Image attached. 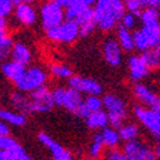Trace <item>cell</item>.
<instances>
[{
	"label": "cell",
	"mask_w": 160,
	"mask_h": 160,
	"mask_svg": "<svg viewBox=\"0 0 160 160\" xmlns=\"http://www.w3.org/2000/svg\"><path fill=\"white\" fill-rule=\"evenodd\" d=\"M133 39L136 48L141 52L155 48L160 42V22L150 26H142L133 32Z\"/></svg>",
	"instance_id": "cell-1"
},
{
	"label": "cell",
	"mask_w": 160,
	"mask_h": 160,
	"mask_svg": "<svg viewBox=\"0 0 160 160\" xmlns=\"http://www.w3.org/2000/svg\"><path fill=\"white\" fill-rule=\"evenodd\" d=\"M103 107L107 109L108 121L113 128H119L122 126L123 119L127 116L126 104L119 97L113 94H107L103 98Z\"/></svg>",
	"instance_id": "cell-2"
},
{
	"label": "cell",
	"mask_w": 160,
	"mask_h": 160,
	"mask_svg": "<svg viewBox=\"0 0 160 160\" xmlns=\"http://www.w3.org/2000/svg\"><path fill=\"white\" fill-rule=\"evenodd\" d=\"M133 114L154 137L160 138V112L144 106H136L133 108Z\"/></svg>",
	"instance_id": "cell-3"
},
{
	"label": "cell",
	"mask_w": 160,
	"mask_h": 160,
	"mask_svg": "<svg viewBox=\"0 0 160 160\" xmlns=\"http://www.w3.org/2000/svg\"><path fill=\"white\" fill-rule=\"evenodd\" d=\"M65 13L62 10V7L57 3L48 2L41 8V19H42V27L46 32L57 28L61 26L65 21Z\"/></svg>",
	"instance_id": "cell-4"
},
{
	"label": "cell",
	"mask_w": 160,
	"mask_h": 160,
	"mask_svg": "<svg viewBox=\"0 0 160 160\" xmlns=\"http://www.w3.org/2000/svg\"><path fill=\"white\" fill-rule=\"evenodd\" d=\"M29 112L45 113L52 109L55 106L52 92L48 90L47 87H41L29 93Z\"/></svg>",
	"instance_id": "cell-5"
},
{
	"label": "cell",
	"mask_w": 160,
	"mask_h": 160,
	"mask_svg": "<svg viewBox=\"0 0 160 160\" xmlns=\"http://www.w3.org/2000/svg\"><path fill=\"white\" fill-rule=\"evenodd\" d=\"M64 107L70 111L72 114L80 117V118H88V116L90 114L89 109L85 106V101L82 97V93L69 88L65 89V101H64Z\"/></svg>",
	"instance_id": "cell-6"
},
{
	"label": "cell",
	"mask_w": 160,
	"mask_h": 160,
	"mask_svg": "<svg viewBox=\"0 0 160 160\" xmlns=\"http://www.w3.org/2000/svg\"><path fill=\"white\" fill-rule=\"evenodd\" d=\"M79 36V24L75 21H66L58 26L57 28H53L47 32V37L55 42H72Z\"/></svg>",
	"instance_id": "cell-7"
},
{
	"label": "cell",
	"mask_w": 160,
	"mask_h": 160,
	"mask_svg": "<svg viewBox=\"0 0 160 160\" xmlns=\"http://www.w3.org/2000/svg\"><path fill=\"white\" fill-rule=\"evenodd\" d=\"M46 82V72L38 68H31L26 71L22 80L17 84V88L22 92H33L43 87Z\"/></svg>",
	"instance_id": "cell-8"
},
{
	"label": "cell",
	"mask_w": 160,
	"mask_h": 160,
	"mask_svg": "<svg viewBox=\"0 0 160 160\" xmlns=\"http://www.w3.org/2000/svg\"><path fill=\"white\" fill-rule=\"evenodd\" d=\"M133 94L136 97V99L142 103L146 108L154 109L160 112V97L158 94H155L151 89H149L146 85L144 84H135L133 85Z\"/></svg>",
	"instance_id": "cell-9"
},
{
	"label": "cell",
	"mask_w": 160,
	"mask_h": 160,
	"mask_svg": "<svg viewBox=\"0 0 160 160\" xmlns=\"http://www.w3.org/2000/svg\"><path fill=\"white\" fill-rule=\"evenodd\" d=\"M69 85H70V88H72L80 93H88L89 95H99L102 93L101 84L89 78L71 76L69 80Z\"/></svg>",
	"instance_id": "cell-10"
},
{
	"label": "cell",
	"mask_w": 160,
	"mask_h": 160,
	"mask_svg": "<svg viewBox=\"0 0 160 160\" xmlns=\"http://www.w3.org/2000/svg\"><path fill=\"white\" fill-rule=\"evenodd\" d=\"M38 140L51 151L53 159H56V160H72L71 154L66 149H64L60 144H57L55 140L51 138L47 133L39 132L38 133Z\"/></svg>",
	"instance_id": "cell-11"
},
{
	"label": "cell",
	"mask_w": 160,
	"mask_h": 160,
	"mask_svg": "<svg viewBox=\"0 0 160 160\" xmlns=\"http://www.w3.org/2000/svg\"><path fill=\"white\" fill-rule=\"evenodd\" d=\"M128 70L133 82H140V80L146 78L150 72V69L144 61L141 55H133L128 58Z\"/></svg>",
	"instance_id": "cell-12"
},
{
	"label": "cell",
	"mask_w": 160,
	"mask_h": 160,
	"mask_svg": "<svg viewBox=\"0 0 160 160\" xmlns=\"http://www.w3.org/2000/svg\"><path fill=\"white\" fill-rule=\"evenodd\" d=\"M121 46H119L118 41L114 39H107L103 45V56L104 60L111 65V66H118L121 64L122 60V52H121Z\"/></svg>",
	"instance_id": "cell-13"
},
{
	"label": "cell",
	"mask_w": 160,
	"mask_h": 160,
	"mask_svg": "<svg viewBox=\"0 0 160 160\" xmlns=\"http://www.w3.org/2000/svg\"><path fill=\"white\" fill-rule=\"evenodd\" d=\"M2 71L9 80H12V82L17 85L22 80V78L24 76L27 69L24 68V65L12 61V62H4L2 65Z\"/></svg>",
	"instance_id": "cell-14"
},
{
	"label": "cell",
	"mask_w": 160,
	"mask_h": 160,
	"mask_svg": "<svg viewBox=\"0 0 160 160\" xmlns=\"http://www.w3.org/2000/svg\"><path fill=\"white\" fill-rule=\"evenodd\" d=\"M15 17L19 22L24 26H31L36 22V12L29 4H21L17 5Z\"/></svg>",
	"instance_id": "cell-15"
},
{
	"label": "cell",
	"mask_w": 160,
	"mask_h": 160,
	"mask_svg": "<svg viewBox=\"0 0 160 160\" xmlns=\"http://www.w3.org/2000/svg\"><path fill=\"white\" fill-rule=\"evenodd\" d=\"M31 51L27 46L22 45V43H15L13 45V48H12V58L14 62H18L21 65H27L29 61H31Z\"/></svg>",
	"instance_id": "cell-16"
},
{
	"label": "cell",
	"mask_w": 160,
	"mask_h": 160,
	"mask_svg": "<svg viewBox=\"0 0 160 160\" xmlns=\"http://www.w3.org/2000/svg\"><path fill=\"white\" fill-rule=\"evenodd\" d=\"M109 123L108 121V114L103 111H99V112H93L88 116L87 118V125L89 128L93 130H98V128H102L104 130L107 127V125Z\"/></svg>",
	"instance_id": "cell-17"
},
{
	"label": "cell",
	"mask_w": 160,
	"mask_h": 160,
	"mask_svg": "<svg viewBox=\"0 0 160 160\" xmlns=\"http://www.w3.org/2000/svg\"><path fill=\"white\" fill-rule=\"evenodd\" d=\"M117 36H118V43H119V46H121L122 50H125L127 52H131V51H133L136 48L133 34L128 29L123 28L122 26H119L118 27Z\"/></svg>",
	"instance_id": "cell-18"
},
{
	"label": "cell",
	"mask_w": 160,
	"mask_h": 160,
	"mask_svg": "<svg viewBox=\"0 0 160 160\" xmlns=\"http://www.w3.org/2000/svg\"><path fill=\"white\" fill-rule=\"evenodd\" d=\"M0 160H33L19 145L12 150H0Z\"/></svg>",
	"instance_id": "cell-19"
},
{
	"label": "cell",
	"mask_w": 160,
	"mask_h": 160,
	"mask_svg": "<svg viewBox=\"0 0 160 160\" xmlns=\"http://www.w3.org/2000/svg\"><path fill=\"white\" fill-rule=\"evenodd\" d=\"M140 21H141L142 26H150V24H155L159 23L160 21V12L154 8V7H148L146 9H144L138 15Z\"/></svg>",
	"instance_id": "cell-20"
},
{
	"label": "cell",
	"mask_w": 160,
	"mask_h": 160,
	"mask_svg": "<svg viewBox=\"0 0 160 160\" xmlns=\"http://www.w3.org/2000/svg\"><path fill=\"white\" fill-rule=\"evenodd\" d=\"M0 119L13 126H23L26 123V116L23 113H14L7 109H0Z\"/></svg>",
	"instance_id": "cell-21"
},
{
	"label": "cell",
	"mask_w": 160,
	"mask_h": 160,
	"mask_svg": "<svg viewBox=\"0 0 160 160\" xmlns=\"http://www.w3.org/2000/svg\"><path fill=\"white\" fill-rule=\"evenodd\" d=\"M118 135L119 138L125 142L128 141H133V140H137L138 136V127L133 123H128V125H123L118 128Z\"/></svg>",
	"instance_id": "cell-22"
},
{
	"label": "cell",
	"mask_w": 160,
	"mask_h": 160,
	"mask_svg": "<svg viewBox=\"0 0 160 160\" xmlns=\"http://www.w3.org/2000/svg\"><path fill=\"white\" fill-rule=\"evenodd\" d=\"M101 135H102V138H103V144H104V146H107V148H109L111 150L112 149H116V146L118 145V142H119V135H118V131H116L114 128H108V127H106L102 132H101Z\"/></svg>",
	"instance_id": "cell-23"
},
{
	"label": "cell",
	"mask_w": 160,
	"mask_h": 160,
	"mask_svg": "<svg viewBox=\"0 0 160 160\" xmlns=\"http://www.w3.org/2000/svg\"><path fill=\"white\" fill-rule=\"evenodd\" d=\"M141 57L149 66L150 70H155L160 68V52L156 48H150L145 52H141Z\"/></svg>",
	"instance_id": "cell-24"
},
{
	"label": "cell",
	"mask_w": 160,
	"mask_h": 160,
	"mask_svg": "<svg viewBox=\"0 0 160 160\" xmlns=\"http://www.w3.org/2000/svg\"><path fill=\"white\" fill-rule=\"evenodd\" d=\"M85 9H88L87 5H84L80 0H72L71 4L66 8V13H65V17L69 21H76L79 18V15L82 14Z\"/></svg>",
	"instance_id": "cell-25"
},
{
	"label": "cell",
	"mask_w": 160,
	"mask_h": 160,
	"mask_svg": "<svg viewBox=\"0 0 160 160\" xmlns=\"http://www.w3.org/2000/svg\"><path fill=\"white\" fill-rule=\"evenodd\" d=\"M12 104L15 109H18L22 113H27L29 112V98L21 94V93H13L12 97Z\"/></svg>",
	"instance_id": "cell-26"
},
{
	"label": "cell",
	"mask_w": 160,
	"mask_h": 160,
	"mask_svg": "<svg viewBox=\"0 0 160 160\" xmlns=\"http://www.w3.org/2000/svg\"><path fill=\"white\" fill-rule=\"evenodd\" d=\"M123 3L128 13H132L135 15H140L144 9L150 7V0H123Z\"/></svg>",
	"instance_id": "cell-27"
},
{
	"label": "cell",
	"mask_w": 160,
	"mask_h": 160,
	"mask_svg": "<svg viewBox=\"0 0 160 160\" xmlns=\"http://www.w3.org/2000/svg\"><path fill=\"white\" fill-rule=\"evenodd\" d=\"M103 138H102V135L101 133H95L93 136V141H92V145H90V149H89V152H90V156L92 158H98L101 155L102 150H103Z\"/></svg>",
	"instance_id": "cell-28"
},
{
	"label": "cell",
	"mask_w": 160,
	"mask_h": 160,
	"mask_svg": "<svg viewBox=\"0 0 160 160\" xmlns=\"http://www.w3.org/2000/svg\"><path fill=\"white\" fill-rule=\"evenodd\" d=\"M13 41L7 32V22L4 18H0V47L12 48Z\"/></svg>",
	"instance_id": "cell-29"
},
{
	"label": "cell",
	"mask_w": 160,
	"mask_h": 160,
	"mask_svg": "<svg viewBox=\"0 0 160 160\" xmlns=\"http://www.w3.org/2000/svg\"><path fill=\"white\" fill-rule=\"evenodd\" d=\"M85 106L90 113L99 112L102 111V107H103V99H101L98 95H89L85 99Z\"/></svg>",
	"instance_id": "cell-30"
},
{
	"label": "cell",
	"mask_w": 160,
	"mask_h": 160,
	"mask_svg": "<svg viewBox=\"0 0 160 160\" xmlns=\"http://www.w3.org/2000/svg\"><path fill=\"white\" fill-rule=\"evenodd\" d=\"M113 0H97V4L94 7V15H95V22L101 18L107 10L109 9Z\"/></svg>",
	"instance_id": "cell-31"
},
{
	"label": "cell",
	"mask_w": 160,
	"mask_h": 160,
	"mask_svg": "<svg viewBox=\"0 0 160 160\" xmlns=\"http://www.w3.org/2000/svg\"><path fill=\"white\" fill-rule=\"evenodd\" d=\"M51 72L58 78H71L72 71L65 65H51Z\"/></svg>",
	"instance_id": "cell-32"
},
{
	"label": "cell",
	"mask_w": 160,
	"mask_h": 160,
	"mask_svg": "<svg viewBox=\"0 0 160 160\" xmlns=\"http://www.w3.org/2000/svg\"><path fill=\"white\" fill-rule=\"evenodd\" d=\"M92 21H95V15H94V8H88L85 9L82 14L79 15V18L76 19V23L80 26L83 23H87V22H92Z\"/></svg>",
	"instance_id": "cell-33"
},
{
	"label": "cell",
	"mask_w": 160,
	"mask_h": 160,
	"mask_svg": "<svg viewBox=\"0 0 160 160\" xmlns=\"http://www.w3.org/2000/svg\"><path fill=\"white\" fill-rule=\"evenodd\" d=\"M17 146H19V144L15 141L14 138H12L9 136L0 137V150H12Z\"/></svg>",
	"instance_id": "cell-34"
},
{
	"label": "cell",
	"mask_w": 160,
	"mask_h": 160,
	"mask_svg": "<svg viewBox=\"0 0 160 160\" xmlns=\"http://www.w3.org/2000/svg\"><path fill=\"white\" fill-rule=\"evenodd\" d=\"M97 26H98V24H97L95 21H92V22H87V23L80 24V26H79V36H80V37H87V36H89V34L94 31V28H95Z\"/></svg>",
	"instance_id": "cell-35"
},
{
	"label": "cell",
	"mask_w": 160,
	"mask_h": 160,
	"mask_svg": "<svg viewBox=\"0 0 160 160\" xmlns=\"http://www.w3.org/2000/svg\"><path fill=\"white\" fill-rule=\"evenodd\" d=\"M52 97H53L55 106L64 107V101H65V89H62V88L55 89V90L52 92Z\"/></svg>",
	"instance_id": "cell-36"
},
{
	"label": "cell",
	"mask_w": 160,
	"mask_h": 160,
	"mask_svg": "<svg viewBox=\"0 0 160 160\" xmlns=\"http://www.w3.org/2000/svg\"><path fill=\"white\" fill-rule=\"evenodd\" d=\"M136 15L135 14H132V13H126L123 17H122V19H121V26L123 27V28H126V29H131L133 26H135V23H136V18H135Z\"/></svg>",
	"instance_id": "cell-37"
},
{
	"label": "cell",
	"mask_w": 160,
	"mask_h": 160,
	"mask_svg": "<svg viewBox=\"0 0 160 160\" xmlns=\"http://www.w3.org/2000/svg\"><path fill=\"white\" fill-rule=\"evenodd\" d=\"M13 0H0V18H5L13 8Z\"/></svg>",
	"instance_id": "cell-38"
},
{
	"label": "cell",
	"mask_w": 160,
	"mask_h": 160,
	"mask_svg": "<svg viewBox=\"0 0 160 160\" xmlns=\"http://www.w3.org/2000/svg\"><path fill=\"white\" fill-rule=\"evenodd\" d=\"M107 160H130L122 151H119L117 149H112L107 154Z\"/></svg>",
	"instance_id": "cell-39"
},
{
	"label": "cell",
	"mask_w": 160,
	"mask_h": 160,
	"mask_svg": "<svg viewBox=\"0 0 160 160\" xmlns=\"http://www.w3.org/2000/svg\"><path fill=\"white\" fill-rule=\"evenodd\" d=\"M10 48H5V47H0V61H4V60L10 55Z\"/></svg>",
	"instance_id": "cell-40"
},
{
	"label": "cell",
	"mask_w": 160,
	"mask_h": 160,
	"mask_svg": "<svg viewBox=\"0 0 160 160\" xmlns=\"http://www.w3.org/2000/svg\"><path fill=\"white\" fill-rule=\"evenodd\" d=\"M9 135V128L5 123L3 122H0V137H3V136H8Z\"/></svg>",
	"instance_id": "cell-41"
},
{
	"label": "cell",
	"mask_w": 160,
	"mask_h": 160,
	"mask_svg": "<svg viewBox=\"0 0 160 160\" xmlns=\"http://www.w3.org/2000/svg\"><path fill=\"white\" fill-rule=\"evenodd\" d=\"M50 2H53V3H57L58 5H61V7H69L71 4L72 0H50Z\"/></svg>",
	"instance_id": "cell-42"
},
{
	"label": "cell",
	"mask_w": 160,
	"mask_h": 160,
	"mask_svg": "<svg viewBox=\"0 0 160 160\" xmlns=\"http://www.w3.org/2000/svg\"><path fill=\"white\" fill-rule=\"evenodd\" d=\"M154 154H155L156 159L160 160V141H158L155 144V146H154Z\"/></svg>",
	"instance_id": "cell-43"
},
{
	"label": "cell",
	"mask_w": 160,
	"mask_h": 160,
	"mask_svg": "<svg viewBox=\"0 0 160 160\" xmlns=\"http://www.w3.org/2000/svg\"><path fill=\"white\" fill-rule=\"evenodd\" d=\"M84 5H87L88 8H93V5L95 7V4H97V0H80Z\"/></svg>",
	"instance_id": "cell-44"
},
{
	"label": "cell",
	"mask_w": 160,
	"mask_h": 160,
	"mask_svg": "<svg viewBox=\"0 0 160 160\" xmlns=\"http://www.w3.org/2000/svg\"><path fill=\"white\" fill-rule=\"evenodd\" d=\"M13 2L15 5H21V4H29L33 0H13Z\"/></svg>",
	"instance_id": "cell-45"
},
{
	"label": "cell",
	"mask_w": 160,
	"mask_h": 160,
	"mask_svg": "<svg viewBox=\"0 0 160 160\" xmlns=\"http://www.w3.org/2000/svg\"><path fill=\"white\" fill-rule=\"evenodd\" d=\"M150 7H154L158 9L160 7V0H150Z\"/></svg>",
	"instance_id": "cell-46"
},
{
	"label": "cell",
	"mask_w": 160,
	"mask_h": 160,
	"mask_svg": "<svg viewBox=\"0 0 160 160\" xmlns=\"http://www.w3.org/2000/svg\"><path fill=\"white\" fill-rule=\"evenodd\" d=\"M155 48H156V50H158V51H159V52H160V42H159V43H158V46H156V47H155Z\"/></svg>",
	"instance_id": "cell-47"
},
{
	"label": "cell",
	"mask_w": 160,
	"mask_h": 160,
	"mask_svg": "<svg viewBox=\"0 0 160 160\" xmlns=\"http://www.w3.org/2000/svg\"><path fill=\"white\" fill-rule=\"evenodd\" d=\"M158 10H159V12H160V7H159V8H158Z\"/></svg>",
	"instance_id": "cell-48"
},
{
	"label": "cell",
	"mask_w": 160,
	"mask_h": 160,
	"mask_svg": "<svg viewBox=\"0 0 160 160\" xmlns=\"http://www.w3.org/2000/svg\"><path fill=\"white\" fill-rule=\"evenodd\" d=\"M51 160H56V159H53V158H52V159H51Z\"/></svg>",
	"instance_id": "cell-49"
}]
</instances>
